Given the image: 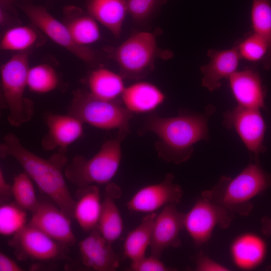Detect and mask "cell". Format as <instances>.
Returning <instances> with one entry per match:
<instances>
[{
    "label": "cell",
    "instance_id": "obj_1",
    "mask_svg": "<svg viewBox=\"0 0 271 271\" xmlns=\"http://www.w3.org/2000/svg\"><path fill=\"white\" fill-rule=\"evenodd\" d=\"M215 111L210 104L202 113L180 109L173 117H163L150 114L138 132H152L158 137L156 150L160 158L168 163L179 164L189 160L194 146L201 141H208V120Z\"/></svg>",
    "mask_w": 271,
    "mask_h": 271
},
{
    "label": "cell",
    "instance_id": "obj_2",
    "mask_svg": "<svg viewBox=\"0 0 271 271\" xmlns=\"http://www.w3.org/2000/svg\"><path fill=\"white\" fill-rule=\"evenodd\" d=\"M0 155L2 158L11 157L17 161L40 190L74 219L75 200L69 190L64 172L69 161L63 153L44 159L25 147L15 134L9 132L1 144Z\"/></svg>",
    "mask_w": 271,
    "mask_h": 271
},
{
    "label": "cell",
    "instance_id": "obj_3",
    "mask_svg": "<svg viewBox=\"0 0 271 271\" xmlns=\"http://www.w3.org/2000/svg\"><path fill=\"white\" fill-rule=\"evenodd\" d=\"M271 187V173L260 165L258 157L251 156L249 164L231 178L222 176L212 188L201 193L205 197L233 214L247 216L253 205L251 201Z\"/></svg>",
    "mask_w": 271,
    "mask_h": 271
},
{
    "label": "cell",
    "instance_id": "obj_4",
    "mask_svg": "<svg viewBox=\"0 0 271 271\" xmlns=\"http://www.w3.org/2000/svg\"><path fill=\"white\" fill-rule=\"evenodd\" d=\"M127 134L118 131L115 138L105 142L90 159L80 155L74 157L64 168L65 178L78 188L110 183L119 168L121 143Z\"/></svg>",
    "mask_w": 271,
    "mask_h": 271
},
{
    "label": "cell",
    "instance_id": "obj_5",
    "mask_svg": "<svg viewBox=\"0 0 271 271\" xmlns=\"http://www.w3.org/2000/svg\"><path fill=\"white\" fill-rule=\"evenodd\" d=\"M109 50L110 57L119 67L122 77L136 81L144 78L154 70L157 58L167 59L173 56L171 51L158 47L155 32L134 33Z\"/></svg>",
    "mask_w": 271,
    "mask_h": 271
},
{
    "label": "cell",
    "instance_id": "obj_6",
    "mask_svg": "<svg viewBox=\"0 0 271 271\" xmlns=\"http://www.w3.org/2000/svg\"><path fill=\"white\" fill-rule=\"evenodd\" d=\"M29 57L25 52L14 55L1 68V87L9 123L18 127L34 114L32 101L25 97L27 87Z\"/></svg>",
    "mask_w": 271,
    "mask_h": 271
},
{
    "label": "cell",
    "instance_id": "obj_7",
    "mask_svg": "<svg viewBox=\"0 0 271 271\" xmlns=\"http://www.w3.org/2000/svg\"><path fill=\"white\" fill-rule=\"evenodd\" d=\"M69 114L83 123L103 129H117L128 133L129 122L133 113L119 101L98 98L89 92L78 91L69 107Z\"/></svg>",
    "mask_w": 271,
    "mask_h": 271
},
{
    "label": "cell",
    "instance_id": "obj_8",
    "mask_svg": "<svg viewBox=\"0 0 271 271\" xmlns=\"http://www.w3.org/2000/svg\"><path fill=\"white\" fill-rule=\"evenodd\" d=\"M235 215L222 206L201 196L185 214L184 229L196 246L208 242L215 228H228Z\"/></svg>",
    "mask_w": 271,
    "mask_h": 271
},
{
    "label": "cell",
    "instance_id": "obj_9",
    "mask_svg": "<svg viewBox=\"0 0 271 271\" xmlns=\"http://www.w3.org/2000/svg\"><path fill=\"white\" fill-rule=\"evenodd\" d=\"M17 4L34 25L54 42L84 61L91 62L95 59L94 52L87 46L77 45L66 25L57 20L44 7L35 4L34 0H18Z\"/></svg>",
    "mask_w": 271,
    "mask_h": 271
},
{
    "label": "cell",
    "instance_id": "obj_10",
    "mask_svg": "<svg viewBox=\"0 0 271 271\" xmlns=\"http://www.w3.org/2000/svg\"><path fill=\"white\" fill-rule=\"evenodd\" d=\"M223 124L236 131L251 156L265 152L266 124L260 109L237 105L224 113Z\"/></svg>",
    "mask_w": 271,
    "mask_h": 271
},
{
    "label": "cell",
    "instance_id": "obj_11",
    "mask_svg": "<svg viewBox=\"0 0 271 271\" xmlns=\"http://www.w3.org/2000/svg\"><path fill=\"white\" fill-rule=\"evenodd\" d=\"M9 245L15 249L19 259L42 261L63 257L66 247L29 224L14 235Z\"/></svg>",
    "mask_w": 271,
    "mask_h": 271
},
{
    "label": "cell",
    "instance_id": "obj_12",
    "mask_svg": "<svg viewBox=\"0 0 271 271\" xmlns=\"http://www.w3.org/2000/svg\"><path fill=\"white\" fill-rule=\"evenodd\" d=\"M174 178L172 173H168L161 182L141 188L127 203L128 209L150 213L169 204H178L183 192L179 185L174 183Z\"/></svg>",
    "mask_w": 271,
    "mask_h": 271
},
{
    "label": "cell",
    "instance_id": "obj_13",
    "mask_svg": "<svg viewBox=\"0 0 271 271\" xmlns=\"http://www.w3.org/2000/svg\"><path fill=\"white\" fill-rule=\"evenodd\" d=\"M176 205L165 206L154 221L150 246L151 254L159 258L166 249L181 244L180 233L184 229L185 214L179 211Z\"/></svg>",
    "mask_w": 271,
    "mask_h": 271
},
{
    "label": "cell",
    "instance_id": "obj_14",
    "mask_svg": "<svg viewBox=\"0 0 271 271\" xmlns=\"http://www.w3.org/2000/svg\"><path fill=\"white\" fill-rule=\"evenodd\" d=\"M32 214L28 224L63 246H70L75 244L76 238L71 227V219L57 205L48 202H40Z\"/></svg>",
    "mask_w": 271,
    "mask_h": 271
},
{
    "label": "cell",
    "instance_id": "obj_15",
    "mask_svg": "<svg viewBox=\"0 0 271 271\" xmlns=\"http://www.w3.org/2000/svg\"><path fill=\"white\" fill-rule=\"evenodd\" d=\"M44 120L48 131L42 139V147L46 151L58 149L63 153L79 139L83 133V123L70 114L47 113Z\"/></svg>",
    "mask_w": 271,
    "mask_h": 271
},
{
    "label": "cell",
    "instance_id": "obj_16",
    "mask_svg": "<svg viewBox=\"0 0 271 271\" xmlns=\"http://www.w3.org/2000/svg\"><path fill=\"white\" fill-rule=\"evenodd\" d=\"M82 263L97 271H114L119 265L120 259L111 243L101 234L98 225L79 243Z\"/></svg>",
    "mask_w": 271,
    "mask_h": 271
},
{
    "label": "cell",
    "instance_id": "obj_17",
    "mask_svg": "<svg viewBox=\"0 0 271 271\" xmlns=\"http://www.w3.org/2000/svg\"><path fill=\"white\" fill-rule=\"evenodd\" d=\"M228 80L237 105L260 110L264 108L266 90L256 69L246 67L237 71Z\"/></svg>",
    "mask_w": 271,
    "mask_h": 271
},
{
    "label": "cell",
    "instance_id": "obj_18",
    "mask_svg": "<svg viewBox=\"0 0 271 271\" xmlns=\"http://www.w3.org/2000/svg\"><path fill=\"white\" fill-rule=\"evenodd\" d=\"M207 56L209 62L200 68L202 74V86L212 92L221 86L223 79H228L237 71L241 59L236 42L230 49H210L207 51Z\"/></svg>",
    "mask_w": 271,
    "mask_h": 271
},
{
    "label": "cell",
    "instance_id": "obj_19",
    "mask_svg": "<svg viewBox=\"0 0 271 271\" xmlns=\"http://www.w3.org/2000/svg\"><path fill=\"white\" fill-rule=\"evenodd\" d=\"M267 244L258 235L252 232L242 233L235 237L230 246V254L234 265L239 269H254L264 261Z\"/></svg>",
    "mask_w": 271,
    "mask_h": 271
},
{
    "label": "cell",
    "instance_id": "obj_20",
    "mask_svg": "<svg viewBox=\"0 0 271 271\" xmlns=\"http://www.w3.org/2000/svg\"><path fill=\"white\" fill-rule=\"evenodd\" d=\"M122 193L119 186L110 182L105 187L101 203L98 227L102 236L111 244L120 236L123 230L121 216L115 203Z\"/></svg>",
    "mask_w": 271,
    "mask_h": 271
},
{
    "label": "cell",
    "instance_id": "obj_21",
    "mask_svg": "<svg viewBox=\"0 0 271 271\" xmlns=\"http://www.w3.org/2000/svg\"><path fill=\"white\" fill-rule=\"evenodd\" d=\"M164 93L155 85L140 81L125 87L121 99L132 113H146L155 110L165 101Z\"/></svg>",
    "mask_w": 271,
    "mask_h": 271
},
{
    "label": "cell",
    "instance_id": "obj_22",
    "mask_svg": "<svg viewBox=\"0 0 271 271\" xmlns=\"http://www.w3.org/2000/svg\"><path fill=\"white\" fill-rule=\"evenodd\" d=\"M101 203L99 189L97 185L78 188L74 209V219L84 231L89 232L98 225Z\"/></svg>",
    "mask_w": 271,
    "mask_h": 271
},
{
    "label": "cell",
    "instance_id": "obj_23",
    "mask_svg": "<svg viewBox=\"0 0 271 271\" xmlns=\"http://www.w3.org/2000/svg\"><path fill=\"white\" fill-rule=\"evenodd\" d=\"M87 11L115 37H119L128 14L126 0H88Z\"/></svg>",
    "mask_w": 271,
    "mask_h": 271
},
{
    "label": "cell",
    "instance_id": "obj_24",
    "mask_svg": "<svg viewBox=\"0 0 271 271\" xmlns=\"http://www.w3.org/2000/svg\"><path fill=\"white\" fill-rule=\"evenodd\" d=\"M64 14L65 24L77 45L86 46L99 40L100 32L97 21L88 14L73 6L66 7Z\"/></svg>",
    "mask_w": 271,
    "mask_h": 271
},
{
    "label": "cell",
    "instance_id": "obj_25",
    "mask_svg": "<svg viewBox=\"0 0 271 271\" xmlns=\"http://www.w3.org/2000/svg\"><path fill=\"white\" fill-rule=\"evenodd\" d=\"M119 74L100 68L93 71L88 78L89 91L93 96L108 101H119L125 87Z\"/></svg>",
    "mask_w": 271,
    "mask_h": 271
},
{
    "label": "cell",
    "instance_id": "obj_26",
    "mask_svg": "<svg viewBox=\"0 0 271 271\" xmlns=\"http://www.w3.org/2000/svg\"><path fill=\"white\" fill-rule=\"evenodd\" d=\"M157 214L148 213L141 223L127 235L123 246L124 256L131 261L145 256L148 246L150 245L153 227Z\"/></svg>",
    "mask_w": 271,
    "mask_h": 271
},
{
    "label": "cell",
    "instance_id": "obj_27",
    "mask_svg": "<svg viewBox=\"0 0 271 271\" xmlns=\"http://www.w3.org/2000/svg\"><path fill=\"white\" fill-rule=\"evenodd\" d=\"M252 32L266 42L268 51L262 61L263 68L271 69V0H252L250 10Z\"/></svg>",
    "mask_w": 271,
    "mask_h": 271
},
{
    "label": "cell",
    "instance_id": "obj_28",
    "mask_svg": "<svg viewBox=\"0 0 271 271\" xmlns=\"http://www.w3.org/2000/svg\"><path fill=\"white\" fill-rule=\"evenodd\" d=\"M12 192L15 203L26 211L33 213L38 207L32 180L25 171L14 178Z\"/></svg>",
    "mask_w": 271,
    "mask_h": 271
},
{
    "label": "cell",
    "instance_id": "obj_29",
    "mask_svg": "<svg viewBox=\"0 0 271 271\" xmlns=\"http://www.w3.org/2000/svg\"><path fill=\"white\" fill-rule=\"evenodd\" d=\"M38 40L36 32L28 26H18L8 30L1 41V49L5 51L24 52Z\"/></svg>",
    "mask_w": 271,
    "mask_h": 271
},
{
    "label": "cell",
    "instance_id": "obj_30",
    "mask_svg": "<svg viewBox=\"0 0 271 271\" xmlns=\"http://www.w3.org/2000/svg\"><path fill=\"white\" fill-rule=\"evenodd\" d=\"M58 84V78L55 70L47 64H40L28 71L27 87L38 93H46L55 89Z\"/></svg>",
    "mask_w": 271,
    "mask_h": 271
},
{
    "label": "cell",
    "instance_id": "obj_31",
    "mask_svg": "<svg viewBox=\"0 0 271 271\" xmlns=\"http://www.w3.org/2000/svg\"><path fill=\"white\" fill-rule=\"evenodd\" d=\"M26 211L16 203H3L0 207V233L2 235H14L27 224Z\"/></svg>",
    "mask_w": 271,
    "mask_h": 271
},
{
    "label": "cell",
    "instance_id": "obj_32",
    "mask_svg": "<svg viewBox=\"0 0 271 271\" xmlns=\"http://www.w3.org/2000/svg\"><path fill=\"white\" fill-rule=\"evenodd\" d=\"M241 59L251 62L262 61L268 51V46L264 39L252 32L243 39L236 41Z\"/></svg>",
    "mask_w": 271,
    "mask_h": 271
},
{
    "label": "cell",
    "instance_id": "obj_33",
    "mask_svg": "<svg viewBox=\"0 0 271 271\" xmlns=\"http://www.w3.org/2000/svg\"><path fill=\"white\" fill-rule=\"evenodd\" d=\"M167 2L165 0H126L128 14L139 23L149 20Z\"/></svg>",
    "mask_w": 271,
    "mask_h": 271
},
{
    "label": "cell",
    "instance_id": "obj_34",
    "mask_svg": "<svg viewBox=\"0 0 271 271\" xmlns=\"http://www.w3.org/2000/svg\"><path fill=\"white\" fill-rule=\"evenodd\" d=\"M129 270L131 271H169L172 268L167 266L159 257L151 254L131 261Z\"/></svg>",
    "mask_w": 271,
    "mask_h": 271
},
{
    "label": "cell",
    "instance_id": "obj_35",
    "mask_svg": "<svg viewBox=\"0 0 271 271\" xmlns=\"http://www.w3.org/2000/svg\"><path fill=\"white\" fill-rule=\"evenodd\" d=\"M197 271H228L229 268L225 265L212 259L202 252H199L195 258Z\"/></svg>",
    "mask_w": 271,
    "mask_h": 271
},
{
    "label": "cell",
    "instance_id": "obj_36",
    "mask_svg": "<svg viewBox=\"0 0 271 271\" xmlns=\"http://www.w3.org/2000/svg\"><path fill=\"white\" fill-rule=\"evenodd\" d=\"M23 268L3 252H0V271H22Z\"/></svg>",
    "mask_w": 271,
    "mask_h": 271
},
{
    "label": "cell",
    "instance_id": "obj_37",
    "mask_svg": "<svg viewBox=\"0 0 271 271\" xmlns=\"http://www.w3.org/2000/svg\"><path fill=\"white\" fill-rule=\"evenodd\" d=\"M12 196V185L6 181L2 169H0V197L1 201L8 199Z\"/></svg>",
    "mask_w": 271,
    "mask_h": 271
},
{
    "label": "cell",
    "instance_id": "obj_38",
    "mask_svg": "<svg viewBox=\"0 0 271 271\" xmlns=\"http://www.w3.org/2000/svg\"><path fill=\"white\" fill-rule=\"evenodd\" d=\"M261 229L262 233L266 235H271V217L263 216L261 220Z\"/></svg>",
    "mask_w": 271,
    "mask_h": 271
},
{
    "label": "cell",
    "instance_id": "obj_39",
    "mask_svg": "<svg viewBox=\"0 0 271 271\" xmlns=\"http://www.w3.org/2000/svg\"><path fill=\"white\" fill-rule=\"evenodd\" d=\"M14 0H0L1 8L3 9H11Z\"/></svg>",
    "mask_w": 271,
    "mask_h": 271
},
{
    "label": "cell",
    "instance_id": "obj_40",
    "mask_svg": "<svg viewBox=\"0 0 271 271\" xmlns=\"http://www.w3.org/2000/svg\"><path fill=\"white\" fill-rule=\"evenodd\" d=\"M165 1L167 2L168 0H165Z\"/></svg>",
    "mask_w": 271,
    "mask_h": 271
}]
</instances>
